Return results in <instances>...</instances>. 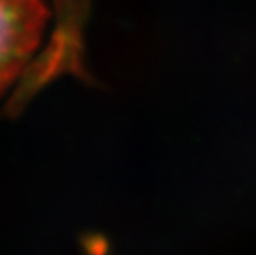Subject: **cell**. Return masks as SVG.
Here are the masks:
<instances>
[{
  "mask_svg": "<svg viewBox=\"0 0 256 255\" xmlns=\"http://www.w3.org/2000/svg\"><path fill=\"white\" fill-rule=\"evenodd\" d=\"M44 23L42 0H0V94L28 63Z\"/></svg>",
  "mask_w": 256,
  "mask_h": 255,
  "instance_id": "obj_1",
  "label": "cell"
}]
</instances>
